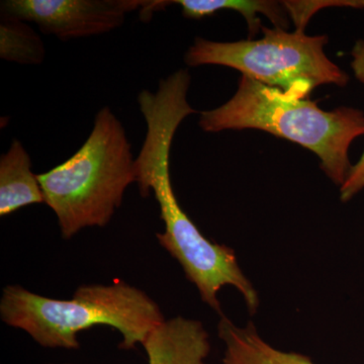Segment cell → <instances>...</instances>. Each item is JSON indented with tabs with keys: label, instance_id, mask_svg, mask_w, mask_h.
Instances as JSON below:
<instances>
[{
	"label": "cell",
	"instance_id": "obj_11",
	"mask_svg": "<svg viewBox=\"0 0 364 364\" xmlns=\"http://www.w3.org/2000/svg\"><path fill=\"white\" fill-rule=\"evenodd\" d=\"M45 57L44 42L28 23L1 14L0 58L21 65H40Z\"/></svg>",
	"mask_w": 364,
	"mask_h": 364
},
{
	"label": "cell",
	"instance_id": "obj_2",
	"mask_svg": "<svg viewBox=\"0 0 364 364\" xmlns=\"http://www.w3.org/2000/svg\"><path fill=\"white\" fill-rule=\"evenodd\" d=\"M198 124L207 133L256 129L299 144L317 155L321 168L341 188L352 168L349 148L364 135V112L353 107L323 111L317 102L287 97L242 75L234 97L200 112Z\"/></svg>",
	"mask_w": 364,
	"mask_h": 364
},
{
	"label": "cell",
	"instance_id": "obj_9",
	"mask_svg": "<svg viewBox=\"0 0 364 364\" xmlns=\"http://www.w3.org/2000/svg\"><path fill=\"white\" fill-rule=\"evenodd\" d=\"M219 336L226 345L222 364H314L303 354L277 350L261 339L252 323L237 327L229 318L219 323Z\"/></svg>",
	"mask_w": 364,
	"mask_h": 364
},
{
	"label": "cell",
	"instance_id": "obj_10",
	"mask_svg": "<svg viewBox=\"0 0 364 364\" xmlns=\"http://www.w3.org/2000/svg\"><path fill=\"white\" fill-rule=\"evenodd\" d=\"M171 4H178L182 9V16L191 20H202L215 13L229 9L241 14L247 21L249 40L262 28L257 14H265L272 21L275 28L286 30L289 26L287 13L284 1L269 0H174Z\"/></svg>",
	"mask_w": 364,
	"mask_h": 364
},
{
	"label": "cell",
	"instance_id": "obj_5",
	"mask_svg": "<svg viewBox=\"0 0 364 364\" xmlns=\"http://www.w3.org/2000/svg\"><path fill=\"white\" fill-rule=\"evenodd\" d=\"M264 37L239 42L196 38L184 61L189 67L221 65L240 71L293 98L304 100L320 85H347L348 74L326 56V36L310 37L304 31L261 28Z\"/></svg>",
	"mask_w": 364,
	"mask_h": 364
},
{
	"label": "cell",
	"instance_id": "obj_13",
	"mask_svg": "<svg viewBox=\"0 0 364 364\" xmlns=\"http://www.w3.org/2000/svg\"><path fill=\"white\" fill-rule=\"evenodd\" d=\"M289 16L296 25V30H305L313 14L329 6L364 9V0H311V1H284Z\"/></svg>",
	"mask_w": 364,
	"mask_h": 364
},
{
	"label": "cell",
	"instance_id": "obj_7",
	"mask_svg": "<svg viewBox=\"0 0 364 364\" xmlns=\"http://www.w3.org/2000/svg\"><path fill=\"white\" fill-rule=\"evenodd\" d=\"M149 364H208L210 337L200 321L165 320L143 342Z\"/></svg>",
	"mask_w": 364,
	"mask_h": 364
},
{
	"label": "cell",
	"instance_id": "obj_1",
	"mask_svg": "<svg viewBox=\"0 0 364 364\" xmlns=\"http://www.w3.org/2000/svg\"><path fill=\"white\" fill-rule=\"evenodd\" d=\"M188 91L176 83L163 82L156 91L142 90L138 104L146 124L145 140L136 157V183L140 195L154 193L164 223L157 233L160 245L178 261L198 289L200 298L222 315L218 294L223 287L240 291L249 311L259 305L257 291L242 272L233 249L208 240L182 210L170 178V151L178 127L196 109L188 102Z\"/></svg>",
	"mask_w": 364,
	"mask_h": 364
},
{
	"label": "cell",
	"instance_id": "obj_12",
	"mask_svg": "<svg viewBox=\"0 0 364 364\" xmlns=\"http://www.w3.org/2000/svg\"><path fill=\"white\" fill-rule=\"evenodd\" d=\"M351 67L355 77L364 85V40L358 41L351 52ZM364 188V153L360 160L352 166L350 173L343 186L340 188L341 200L343 202L351 200Z\"/></svg>",
	"mask_w": 364,
	"mask_h": 364
},
{
	"label": "cell",
	"instance_id": "obj_3",
	"mask_svg": "<svg viewBox=\"0 0 364 364\" xmlns=\"http://www.w3.org/2000/svg\"><path fill=\"white\" fill-rule=\"evenodd\" d=\"M0 316L46 348L78 349V334L97 325L123 336L121 348L133 349L164 322L159 306L141 289L124 282L79 287L71 299L40 296L20 286L4 289Z\"/></svg>",
	"mask_w": 364,
	"mask_h": 364
},
{
	"label": "cell",
	"instance_id": "obj_4",
	"mask_svg": "<svg viewBox=\"0 0 364 364\" xmlns=\"http://www.w3.org/2000/svg\"><path fill=\"white\" fill-rule=\"evenodd\" d=\"M131 143L109 107L97 112L90 136L75 154L38 174L47 203L58 219L62 238L69 240L88 227H105L136 183Z\"/></svg>",
	"mask_w": 364,
	"mask_h": 364
},
{
	"label": "cell",
	"instance_id": "obj_6",
	"mask_svg": "<svg viewBox=\"0 0 364 364\" xmlns=\"http://www.w3.org/2000/svg\"><path fill=\"white\" fill-rule=\"evenodd\" d=\"M148 0H2L1 14L39 26L62 42L93 37L121 28L127 16Z\"/></svg>",
	"mask_w": 364,
	"mask_h": 364
},
{
	"label": "cell",
	"instance_id": "obj_8",
	"mask_svg": "<svg viewBox=\"0 0 364 364\" xmlns=\"http://www.w3.org/2000/svg\"><path fill=\"white\" fill-rule=\"evenodd\" d=\"M45 203L39 177L32 171V159L21 141L14 139L0 157V215Z\"/></svg>",
	"mask_w": 364,
	"mask_h": 364
}]
</instances>
